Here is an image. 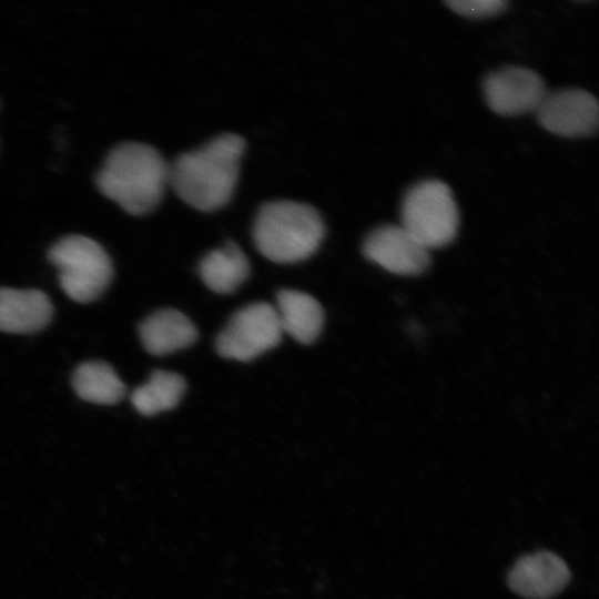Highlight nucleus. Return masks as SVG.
<instances>
[{
    "mask_svg": "<svg viewBox=\"0 0 599 599\" xmlns=\"http://www.w3.org/2000/svg\"><path fill=\"white\" fill-rule=\"evenodd\" d=\"M185 389V379L180 374L156 369L132 392L131 403L141 415L153 416L174 408Z\"/></svg>",
    "mask_w": 599,
    "mask_h": 599,
    "instance_id": "dca6fc26",
    "label": "nucleus"
},
{
    "mask_svg": "<svg viewBox=\"0 0 599 599\" xmlns=\"http://www.w3.org/2000/svg\"><path fill=\"white\" fill-rule=\"evenodd\" d=\"M282 336L274 305L257 302L230 318L216 337L215 348L224 358L248 362L275 347Z\"/></svg>",
    "mask_w": 599,
    "mask_h": 599,
    "instance_id": "423d86ee",
    "label": "nucleus"
},
{
    "mask_svg": "<svg viewBox=\"0 0 599 599\" xmlns=\"http://www.w3.org/2000/svg\"><path fill=\"white\" fill-rule=\"evenodd\" d=\"M60 286L74 302L90 303L101 296L113 277V265L105 250L93 238L71 234L49 250Z\"/></svg>",
    "mask_w": 599,
    "mask_h": 599,
    "instance_id": "20e7f679",
    "label": "nucleus"
},
{
    "mask_svg": "<svg viewBox=\"0 0 599 599\" xmlns=\"http://www.w3.org/2000/svg\"><path fill=\"white\" fill-rule=\"evenodd\" d=\"M245 146L238 134L217 135L201 148L180 154L170 164L169 184L193 209L219 210L233 196Z\"/></svg>",
    "mask_w": 599,
    "mask_h": 599,
    "instance_id": "f257e3e1",
    "label": "nucleus"
},
{
    "mask_svg": "<svg viewBox=\"0 0 599 599\" xmlns=\"http://www.w3.org/2000/svg\"><path fill=\"white\" fill-rule=\"evenodd\" d=\"M483 91L490 110L507 116L536 112L548 93L537 72L516 65L489 73L484 80Z\"/></svg>",
    "mask_w": 599,
    "mask_h": 599,
    "instance_id": "0eeeda50",
    "label": "nucleus"
},
{
    "mask_svg": "<svg viewBox=\"0 0 599 599\" xmlns=\"http://www.w3.org/2000/svg\"><path fill=\"white\" fill-rule=\"evenodd\" d=\"M169 179L170 163L155 148L130 141L110 150L95 184L129 214L144 215L160 204Z\"/></svg>",
    "mask_w": 599,
    "mask_h": 599,
    "instance_id": "f03ea898",
    "label": "nucleus"
},
{
    "mask_svg": "<svg viewBox=\"0 0 599 599\" xmlns=\"http://www.w3.org/2000/svg\"><path fill=\"white\" fill-rule=\"evenodd\" d=\"M274 307L283 334H288L301 344H311L321 334L324 312L312 295L285 288L277 293Z\"/></svg>",
    "mask_w": 599,
    "mask_h": 599,
    "instance_id": "ddd939ff",
    "label": "nucleus"
},
{
    "mask_svg": "<svg viewBox=\"0 0 599 599\" xmlns=\"http://www.w3.org/2000/svg\"><path fill=\"white\" fill-rule=\"evenodd\" d=\"M402 226L427 250L446 246L457 235L459 211L450 187L438 180L414 184L400 205Z\"/></svg>",
    "mask_w": 599,
    "mask_h": 599,
    "instance_id": "39448f33",
    "label": "nucleus"
},
{
    "mask_svg": "<svg viewBox=\"0 0 599 599\" xmlns=\"http://www.w3.org/2000/svg\"><path fill=\"white\" fill-rule=\"evenodd\" d=\"M77 395L98 405H114L125 395V385L114 368L102 361H90L79 365L72 375Z\"/></svg>",
    "mask_w": 599,
    "mask_h": 599,
    "instance_id": "2eb2a0df",
    "label": "nucleus"
},
{
    "mask_svg": "<svg viewBox=\"0 0 599 599\" xmlns=\"http://www.w3.org/2000/svg\"><path fill=\"white\" fill-rule=\"evenodd\" d=\"M536 114L546 130L566 138L589 136L598 129V101L582 89L569 88L547 93Z\"/></svg>",
    "mask_w": 599,
    "mask_h": 599,
    "instance_id": "6e6552de",
    "label": "nucleus"
},
{
    "mask_svg": "<svg viewBox=\"0 0 599 599\" xmlns=\"http://www.w3.org/2000/svg\"><path fill=\"white\" fill-rule=\"evenodd\" d=\"M566 561L558 555L542 550L519 558L510 569L509 588L525 599H550L570 581Z\"/></svg>",
    "mask_w": 599,
    "mask_h": 599,
    "instance_id": "9d476101",
    "label": "nucleus"
},
{
    "mask_svg": "<svg viewBox=\"0 0 599 599\" xmlns=\"http://www.w3.org/2000/svg\"><path fill=\"white\" fill-rule=\"evenodd\" d=\"M251 264L246 254L234 242L210 251L199 265L203 283L213 292L230 294L248 277Z\"/></svg>",
    "mask_w": 599,
    "mask_h": 599,
    "instance_id": "4468645a",
    "label": "nucleus"
},
{
    "mask_svg": "<svg viewBox=\"0 0 599 599\" xmlns=\"http://www.w3.org/2000/svg\"><path fill=\"white\" fill-rule=\"evenodd\" d=\"M325 225L307 203L276 200L263 204L254 220L253 240L267 260L291 264L308 258L319 247Z\"/></svg>",
    "mask_w": 599,
    "mask_h": 599,
    "instance_id": "7ed1b4c3",
    "label": "nucleus"
},
{
    "mask_svg": "<svg viewBox=\"0 0 599 599\" xmlns=\"http://www.w3.org/2000/svg\"><path fill=\"white\" fill-rule=\"evenodd\" d=\"M50 298L39 290L0 287V331L12 334L35 333L52 318Z\"/></svg>",
    "mask_w": 599,
    "mask_h": 599,
    "instance_id": "9b49d317",
    "label": "nucleus"
},
{
    "mask_svg": "<svg viewBox=\"0 0 599 599\" xmlns=\"http://www.w3.org/2000/svg\"><path fill=\"white\" fill-rule=\"evenodd\" d=\"M365 257L388 272L417 275L429 265V250L402 225H380L363 242Z\"/></svg>",
    "mask_w": 599,
    "mask_h": 599,
    "instance_id": "1a4fd4ad",
    "label": "nucleus"
},
{
    "mask_svg": "<svg viewBox=\"0 0 599 599\" xmlns=\"http://www.w3.org/2000/svg\"><path fill=\"white\" fill-rule=\"evenodd\" d=\"M445 3L454 12L471 19L497 16L508 6L505 0H448Z\"/></svg>",
    "mask_w": 599,
    "mask_h": 599,
    "instance_id": "f3484780",
    "label": "nucleus"
},
{
    "mask_svg": "<svg viewBox=\"0 0 599 599\" xmlns=\"http://www.w3.org/2000/svg\"><path fill=\"white\" fill-rule=\"evenodd\" d=\"M139 336L146 352L162 356L193 345L197 339V329L179 309L162 308L143 319Z\"/></svg>",
    "mask_w": 599,
    "mask_h": 599,
    "instance_id": "f8f14e48",
    "label": "nucleus"
}]
</instances>
